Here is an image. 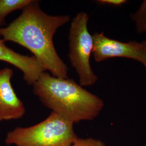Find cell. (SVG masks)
Masks as SVG:
<instances>
[{
  "instance_id": "6da1fadb",
  "label": "cell",
  "mask_w": 146,
  "mask_h": 146,
  "mask_svg": "<svg viewBox=\"0 0 146 146\" xmlns=\"http://www.w3.org/2000/svg\"><path fill=\"white\" fill-rule=\"evenodd\" d=\"M70 19L69 15H48L40 9L38 1L33 0L8 26L0 28V35L5 42H14L31 51L52 76L67 78L68 67L58 55L53 37Z\"/></svg>"
},
{
  "instance_id": "7a4b0ae2",
  "label": "cell",
  "mask_w": 146,
  "mask_h": 146,
  "mask_svg": "<svg viewBox=\"0 0 146 146\" xmlns=\"http://www.w3.org/2000/svg\"><path fill=\"white\" fill-rule=\"evenodd\" d=\"M33 87L34 94L46 107L74 124L94 120L104 107L102 100L73 79L58 78L44 72Z\"/></svg>"
},
{
  "instance_id": "3957f363",
  "label": "cell",
  "mask_w": 146,
  "mask_h": 146,
  "mask_svg": "<svg viewBox=\"0 0 146 146\" xmlns=\"http://www.w3.org/2000/svg\"><path fill=\"white\" fill-rule=\"evenodd\" d=\"M74 125L52 111L40 123L27 127H16L8 132L5 141L8 146H69L78 137Z\"/></svg>"
},
{
  "instance_id": "277c9868",
  "label": "cell",
  "mask_w": 146,
  "mask_h": 146,
  "mask_svg": "<svg viewBox=\"0 0 146 146\" xmlns=\"http://www.w3.org/2000/svg\"><path fill=\"white\" fill-rule=\"evenodd\" d=\"M88 21L89 16L86 13H78L72 20L69 34L68 56L82 87L93 86L98 80L90 62L93 39L88 29Z\"/></svg>"
},
{
  "instance_id": "5b68a950",
  "label": "cell",
  "mask_w": 146,
  "mask_h": 146,
  "mask_svg": "<svg viewBox=\"0 0 146 146\" xmlns=\"http://www.w3.org/2000/svg\"><path fill=\"white\" fill-rule=\"evenodd\" d=\"M93 39V54L96 62L115 58H129L146 66V50L141 42L136 41L122 42L110 38L103 32H95Z\"/></svg>"
},
{
  "instance_id": "8992f818",
  "label": "cell",
  "mask_w": 146,
  "mask_h": 146,
  "mask_svg": "<svg viewBox=\"0 0 146 146\" xmlns=\"http://www.w3.org/2000/svg\"><path fill=\"white\" fill-rule=\"evenodd\" d=\"M13 74L11 68L0 69V122L20 119L26 113L24 104L11 84Z\"/></svg>"
},
{
  "instance_id": "52a82bcc",
  "label": "cell",
  "mask_w": 146,
  "mask_h": 146,
  "mask_svg": "<svg viewBox=\"0 0 146 146\" xmlns=\"http://www.w3.org/2000/svg\"><path fill=\"white\" fill-rule=\"evenodd\" d=\"M0 61L8 63L20 69L27 84L33 85L46 70L34 56L23 55L7 47L0 35Z\"/></svg>"
},
{
  "instance_id": "ba28073f",
  "label": "cell",
  "mask_w": 146,
  "mask_h": 146,
  "mask_svg": "<svg viewBox=\"0 0 146 146\" xmlns=\"http://www.w3.org/2000/svg\"><path fill=\"white\" fill-rule=\"evenodd\" d=\"M33 0H0V26L5 23V17L14 11L23 9Z\"/></svg>"
},
{
  "instance_id": "9c48e42d",
  "label": "cell",
  "mask_w": 146,
  "mask_h": 146,
  "mask_svg": "<svg viewBox=\"0 0 146 146\" xmlns=\"http://www.w3.org/2000/svg\"><path fill=\"white\" fill-rule=\"evenodd\" d=\"M131 19L133 22L136 31L139 34L146 33V0L142 1L137 10L131 14Z\"/></svg>"
},
{
  "instance_id": "30bf717a",
  "label": "cell",
  "mask_w": 146,
  "mask_h": 146,
  "mask_svg": "<svg viewBox=\"0 0 146 146\" xmlns=\"http://www.w3.org/2000/svg\"><path fill=\"white\" fill-rule=\"evenodd\" d=\"M69 146H106L104 142L92 137L86 139L78 137Z\"/></svg>"
},
{
  "instance_id": "8fae6325",
  "label": "cell",
  "mask_w": 146,
  "mask_h": 146,
  "mask_svg": "<svg viewBox=\"0 0 146 146\" xmlns=\"http://www.w3.org/2000/svg\"><path fill=\"white\" fill-rule=\"evenodd\" d=\"M96 2L100 5H110L115 7H121L128 2L126 0H98Z\"/></svg>"
},
{
  "instance_id": "7c38bea8",
  "label": "cell",
  "mask_w": 146,
  "mask_h": 146,
  "mask_svg": "<svg viewBox=\"0 0 146 146\" xmlns=\"http://www.w3.org/2000/svg\"><path fill=\"white\" fill-rule=\"evenodd\" d=\"M141 42V43H142V44L143 45V46L144 47V48H145V49H146V38L143 40V41H142V42ZM145 69H146V66L145 67Z\"/></svg>"
}]
</instances>
